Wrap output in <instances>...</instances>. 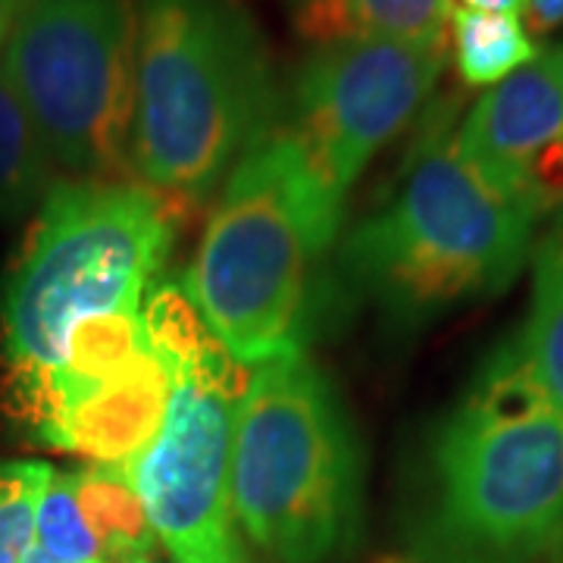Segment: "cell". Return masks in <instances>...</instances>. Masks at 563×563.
I'll list each match as a JSON object with an SVG mask.
<instances>
[{"label": "cell", "mask_w": 563, "mask_h": 563, "mask_svg": "<svg viewBox=\"0 0 563 563\" xmlns=\"http://www.w3.org/2000/svg\"><path fill=\"white\" fill-rule=\"evenodd\" d=\"M273 122L266 41L239 0H135L129 163L141 185L207 201Z\"/></svg>", "instance_id": "cell-4"}, {"label": "cell", "mask_w": 563, "mask_h": 563, "mask_svg": "<svg viewBox=\"0 0 563 563\" xmlns=\"http://www.w3.org/2000/svg\"><path fill=\"white\" fill-rule=\"evenodd\" d=\"M81 514L101 544L103 563L147 561L157 536L147 523L135 488L113 466H88L73 473Z\"/></svg>", "instance_id": "cell-15"}, {"label": "cell", "mask_w": 563, "mask_h": 563, "mask_svg": "<svg viewBox=\"0 0 563 563\" xmlns=\"http://www.w3.org/2000/svg\"><path fill=\"white\" fill-rule=\"evenodd\" d=\"M451 7L454 0H291L295 25L313 44L448 41Z\"/></svg>", "instance_id": "cell-12"}, {"label": "cell", "mask_w": 563, "mask_h": 563, "mask_svg": "<svg viewBox=\"0 0 563 563\" xmlns=\"http://www.w3.org/2000/svg\"><path fill=\"white\" fill-rule=\"evenodd\" d=\"M20 563H69V561H60V558L47 554V551H44V548H38V544H29V548L22 551ZM91 563H103V561H91Z\"/></svg>", "instance_id": "cell-23"}, {"label": "cell", "mask_w": 563, "mask_h": 563, "mask_svg": "<svg viewBox=\"0 0 563 563\" xmlns=\"http://www.w3.org/2000/svg\"><path fill=\"white\" fill-rule=\"evenodd\" d=\"M135 563H151V561H135Z\"/></svg>", "instance_id": "cell-25"}, {"label": "cell", "mask_w": 563, "mask_h": 563, "mask_svg": "<svg viewBox=\"0 0 563 563\" xmlns=\"http://www.w3.org/2000/svg\"><path fill=\"white\" fill-rule=\"evenodd\" d=\"M35 539L47 554L69 563L103 561L101 544L95 539L91 526L81 514L76 498V476L54 473L51 485L44 488L35 514Z\"/></svg>", "instance_id": "cell-17"}, {"label": "cell", "mask_w": 563, "mask_h": 563, "mask_svg": "<svg viewBox=\"0 0 563 563\" xmlns=\"http://www.w3.org/2000/svg\"><path fill=\"white\" fill-rule=\"evenodd\" d=\"M410 563H548L563 548V413L510 347L417 457Z\"/></svg>", "instance_id": "cell-1"}, {"label": "cell", "mask_w": 563, "mask_h": 563, "mask_svg": "<svg viewBox=\"0 0 563 563\" xmlns=\"http://www.w3.org/2000/svg\"><path fill=\"white\" fill-rule=\"evenodd\" d=\"M444 51L448 41L363 38L320 44L303 60L285 129L339 201L429 101Z\"/></svg>", "instance_id": "cell-8"}, {"label": "cell", "mask_w": 563, "mask_h": 563, "mask_svg": "<svg viewBox=\"0 0 563 563\" xmlns=\"http://www.w3.org/2000/svg\"><path fill=\"white\" fill-rule=\"evenodd\" d=\"M510 351L548 404L563 413V220L532 247V301Z\"/></svg>", "instance_id": "cell-13"}, {"label": "cell", "mask_w": 563, "mask_h": 563, "mask_svg": "<svg viewBox=\"0 0 563 563\" xmlns=\"http://www.w3.org/2000/svg\"><path fill=\"white\" fill-rule=\"evenodd\" d=\"M536 220L463 161L448 117L432 113L388 203L339 242L335 285L383 325L413 332L517 279Z\"/></svg>", "instance_id": "cell-2"}, {"label": "cell", "mask_w": 563, "mask_h": 563, "mask_svg": "<svg viewBox=\"0 0 563 563\" xmlns=\"http://www.w3.org/2000/svg\"><path fill=\"white\" fill-rule=\"evenodd\" d=\"M232 504L244 536L276 563H329L357 539L361 439L307 354L254 366L232 429Z\"/></svg>", "instance_id": "cell-6"}, {"label": "cell", "mask_w": 563, "mask_h": 563, "mask_svg": "<svg viewBox=\"0 0 563 563\" xmlns=\"http://www.w3.org/2000/svg\"><path fill=\"white\" fill-rule=\"evenodd\" d=\"M526 22L529 29L544 32L563 22V0H526Z\"/></svg>", "instance_id": "cell-20"}, {"label": "cell", "mask_w": 563, "mask_h": 563, "mask_svg": "<svg viewBox=\"0 0 563 563\" xmlns=\"http://www.w3.org/2000/svg\"><path fill=\"white\" fill-rule=\"evenodd\" d=\"M454 54L466 85H498L536 57L517 13L454 10Z\"/></svg>", "instance_id": "cell-16"}, {"label": "cell", "mask_w": 563, "mask_h": 563, "mask_svg": "<svg viewBox=\"0 0 563 563\" xmlns=\"http://www.w3.org/2000/svg\"><path fill=\"white\" fill-rule=\"evenodd\" d=\"M157 439L120 473L173 563H254L232 504V429L239 404L198 379H169Z\"/></svg>", "instance_id": "cell-9"}, {"label": "cell", "mask_w": 563, "mask_h": 563, "mask_svg": "<svg viewBox=\"0 0 563 563\" xmlns=\"http://www.w3.org/2000/svg\"><path fill=\"white\" fill-rule=\"evenodd\" d=\"M169 391L173 383L151 351L117 383L63 407L32 439L54 451L81 454L95 466L122 470L157 439Z\"/></svg>", "instance_id": "cell-11"}, {"label": "cell", "mask_w": 563, "mask_h": 563, "mask_svg": "<svg viewBox=\"0 0 563 563\" xmlns=\"http://www.w3.org/2000/svg\"><path fill=\"white\" fill-rule=\"evenodd\" d=\"M523 201L536 217L563 207V135L529 161L523 173Z\"/></svg>", "instance_id": "cell-19"}, {"label": "cell", "mask_w": 563, "mask_h": 563, "mask_svg": "<svg viewBox=\"0 0 563 563\" xmlns=\"http://www.w3.org/2000/svg\"><path fill=\"white\" fill-rule=\"evenodd\" d=\"M16 7H20V0H0V51L7 44L10 25H13V16H16Z\"/></svg>", "instance_id": "cell-22"}, {"label": "cell", "mask_w": 563, "mask_h": 563, "mask_svg": "<svg viewBox=\"0 0 563 563\" xmlns=\"http://www.w3.org/2000/svg\"><path fill=\"white\" fill-rule=\"evenodd\" d=\"M342 210L285 122L232 166L185 288L235 361L263 366L303 354L313 285L339 242Z\"/></svg>", "instance_id": "cell-3"}, {"label": "cell", "mask_w": 563, "mask_h": 563, "mask_svg": "<svg viewBox=\"0 0 563 563\" xmlns=\"http://www.w3.org/2000/svg\"><path fill=\"white\" fill-rule=\"evenodd\" d=\"M54 473L44 461L0 463V544L16 558L35 539V514Z\"/></svg>", "instance_id": "cell-18"}, {"label": "cell", "mask_w": 563, "mask_h": 563, "mask_svg": "<svg viewBox=\"0 0 563 563\" xmlns=\"http://www.w3.org/2000/svg\"><path fill=\"white\" fill-rule=\"evenodd\" d=\"M526 0H463V10H479V13H520Z\"/></svg>", "instance_id": "cell-21"}, {"label": "cell", "mask_w": 563, "mask_h": 563, "mask_svg": "<svg viewBox=\"0 0 563 563\" xmlns=\"http://www.w3.org/2000/svg\"><path fill=\"white\" fill-rule=\"evenodd\" d=\"M0 63L54 166L76 179H110L129 169L132 0H20Z\"/></svg>", "instance_id": "cell-7"}, {"label": "cell", "mask_w": 563, "mask_h": 563, "mask_svg": "<svg viewBox=\"0 0 563 563\" xmlns=\"http://www.w3.org/2000/svg\"><path fill=\"white\" fill-rule=\"evenodd\" d=\"M54 188V161L0 63V222L16 220Z\"/></svg>", "instance_id": "cell-14"}, {"label": "cell", "mask_w": 563, "mask_h": 563, "mask_svg": "<svg viewBox=\"0 0 563 563\" xmlns=\"http://www.w3.org/2000/svg\"><path fill=\"white\" fill-rule=\"evenodd\" d=\"M181 201L120 179L54 181L0 288L3 373H54L88 317L139 310Z\"/></svg>", "instance_id": "cell-5"}, {"label": "cell", "mask_w": 563, "mask_h": 563, "mask_svg": "<svg viewBox=\"0 0 563 563\" xmlns=\"http://www.w3.org/2000/svg\"><path fill=\"white\" fill-rule=\"evenodd\" d=\"M561 135L563 47H548L485 91L454 132V147L495 191L526 203V166Z\"/></svg>", "instance_id": "cell-10"}, {"label": "cell", "mask_w": 563, "mask_h": 563, "mask_svg": "<svg viewBox=\"0 0 563 563\" xmlns=\"http://www.w3.org/2000/svg\"><path fill=\"white\" fill-rule=\"evenodd\" d=\"M0 563H20V558H16L13 551H7V548L0 544Z\"/></svg>", "instance_id": "cell-24"}]
</instances>
